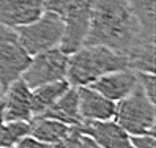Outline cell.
<instances>
[{"label": "cell", "mask_w": 156, "mask_h": 148, "mask_svg": "<svg viewBox=\"0 0 156 148\" xmlns=\"http://www.w3.org/2000/svg\"><path fill=\"white\" fill-rule=\"evenodd\" d=\"M88 44L129 57L131 69L154 72V0H95Z\"/></svg>", "instance_id": "1"}, {"label": "cell", "mask_w": 156, "mask_h": 148, "mask_svg": "<svg viewBox=\"0 0 156 148\" xmlns=\"http://www.w3.org/2000/svg\"><path fill=\"white\" fill-rule=\"evenodd\" d=\"M131 68V60L106 46L88 44L69 54L66 80L71 87H87L107 72Z\"/></svg>", "instance_id": "2"}, {"label": "cell", "mask_w": 156, "mask_h": 148, "mask_svg": "<svg viewBox=\"0 0 156 148\" xmlns=\"http://www.w3.org/2000/svg\"><path fill=\"white\" fill-rule=\"evenodd\" d=\"M114 120L129 136H154V103H151L137 85L126 98L115 103Z\"/></svg>", "instance_id": "3"}, {"label": "cell", "mask_w": 156, "mask_h": 148, "mask_svg": "<svg viewBox=\"0 0 156 148\" xmlns=\"http://www.w3.org/2000/svg\"><path fill=\"white\" fill-rule=\"evenodd\" d=\"M63 30L65 22L62 16L51 11H43V14L33 22L17 27L16 33L22 48L32 57L52 48H58L63 38Z\"/></svg>", "instance_id": "4"}, {"label": "cell", "mask_w": 156, "mask_h": 148, "mask_svg": "<svg viewBox=\"0 0 156 148\" xmlns=\"http://www.w3.org/2000/svg\"><path fill=\"white\" fill-rule=\"evenodd\" d=\"M68 60L69 55L60 48H52L49 51L32 55L21 79L32 90L51 82L65 80L68 72Z\"/></svg>", "instance_id": "5"}, {"label": "cell", "mask_w": 156, "mask_h": 148, "mask_svg": "<svg viewBox=\"0 0 156 148\" xmlns=\"http://www.w3.org/2000/svg\"><path fill=\"white\" fill-rule=\"evenodd\" d=\"M93 2L95 0H68L66 8L62 14L65 30L58 46L65 54L69 55L85 44Z\"/></svg>", "instance_id": "6"}, {"label": "cell", "mask_w": 156, "mask_h": 148, "mask_svg": "<svg viewBox=\"0 0 156 148\" xmlns=\"http://www.w3.org/2000/svg\"><path fill=\"white\" fill-rule=\"evenodd\" d=\"M29 62L30 55L22 48L16 29L0 24V84L3 90L21 79Z\"/></svg>", "instance_id": "7"}, {"label": "cell", "mask_w": 156, "mask_h": 148, "mask_svg": "<svg viewBox=\"0 0 156 148\" xmlns=\"http://www.w3.org/2000/svg\"><path fill=\"white\" fill-rule=\"evenodd\" d=\"M5 104V122H32V88L22 79L8 85L2 95Z\"/></svg>", "instance_id": "8"}, {"label": "cell", "mask_w": 156, "mask_h": 148, "mask_svg": "<svg viewBox=\"0 0 156 148\" xmlns=\"http://www.w3.org/2000/svg\"><path fill=\"white\" fill-rule=\"evenodd\" d=\"M79 131L91 137L103 148H134L131 142V136L115 120L84 122L79 126Z\"/></svg>", "instance_id": "9"}, {"label": "cell", "mask_w": 156, "mask_h": 148, "mask_svg": "<svg viewBox=\"0 0 156 148\" xmlns=\"http://www.w3.org/2000/svg\"><path fill=\"white\" fill-rule=\"evenodd\" d=\"M137 85H139V82H137V71L128 68V69H118V71L107 72L104 76L98 77L95 82H91L87 87H91L98 93L106 96L107 99L118 103L120 99L129 95Z\"/></svg>", "instance_id": "10"}, {"label": "cell", "mask_w": 156, "mask_h": 148, "mask_svg": "<svg viewBox=\"0 0 156 148\" xmlns=\"http://www.w3.org/2000/svg\"><path fill=\"white\" fill-rule=\"evenodd\" d=\"M44 11V0H0V24L17 29L33 22Z\"/></svg>", "instance_id": "11"}, {"label": "cell", "mask_w": 156, "mask_h": 148, "mask_svg": "<svg viewBox=\"0 0 156 148\" xmlns=\"http://www.w3.org/2000/svg\"><path fill=\"white\" fill-rule=\"evenodd\" d=\"M79 98V112L84 122H104L114 120L115 103L107 99L91 87H76Z\"/></svg>", "instance_id": "12"}, {"label": "cell", "mask_w": 156, "mask_h": 148, "mask_svg": "<svg viewBox=\"0 0 156 148\" xmlns=\"http://www.w3.org/2000/svg\"><path fill=\"white\" fill-rule=\"evenodd\" d=\"M40 117L54 118V120L62 122L68 126H80L82 125V117H80V112H79L77 88L69 87L65 93Z\"/></svg>", "instance_id": "13"}, {"label": "cell", "mask_w": 156, "mask_h": 148, "mask_svg": "<svg viewBox=\"0 0 156 148\" xmlns=\"http://www.w3.org/2000/svg\"><path fill=\"white\" fill-rule=\"evenodd\" d=\"M71 128L73 126L57 122L54 118L35 117L30 122V136L40 142L52 145V143H57L58 140H62L71 131Z\"/></svg>", "instance_id": "14"}, {"label": "cell", "mask_w": 156, "mask_h": 148, "mask_svg": "<svg viewBox=\"0 0 156 148\" xmlns=\"http://www.w3.org/2000/svg\"><path fill=\"white\" fill-rule=\"evenodd\" d=\"M69 87L71 85L65 79V80L51 82V84H44L41 87L33 88L32 90V112H33V118L43 115Z\"/></svg>", "instance_id": "15"}, {"label": "cell", "mask_w": 156, "mask_h": 148, "mask_svg": "<svg viewBox=\"0 0 156 148\" xmlns=\"http://www.w3.org/2000/svg\"><path fill=\"white\" fill-rule=\"evenodd\" d=\"M25 136H30V122H5L0 125V148H13Z\"/></svg>", "instance_id": "16"}, {"label": "cell", "mask_w": 156, "mask_h": 148, "mask_svg": "<svg viewBox=\"0 0 156 148\" xmlns=\"http://www.w3.org/2000/svg\"><path fill=\"white\" fill-rule=\"evenodd\" d=\"M137 82H139V87L147 95V98L156 104V76H154V72L137 71Z\"/></svg>", "instance_id": "17"}, {"label": "cell", "mask_w": 156, "mask_h": 148, "mask_svg": "<svg viewBox=\"0 0 156 148\" xmlns=\"http://www.w3.org/2000/svg\"><path fill=\"white\" fill-rule=\"evenodd\" d=\"M134 148H156L154 136H131Z\"/></svg>", "instance_id": "18"}, {"label": "cell", "mask_w": 156, "mask_h": 148, "mask_svg": "<svg viewBox=\"0 0 156 148\" xmlns=\"http://www.w3.org/2000/svg\"><path fill=\"white\" fill-rule=\"evenodd\" d=\"M13 148H51V145L36 140V139L32 137V136H25V137L21 139V140L17 142Z\"/></svg>", "instance_id": "19"}, {"label": "cell", "mask_w": 156, "mask_h": 148, "mask_svg": "<svg viewBox=\"0 0 156 148\" xmlns=\"http://www.w3.org/2000/svg\"><path fill=\"white\" fill-rule=\"evenodd\" d=\"M66 3L68 0H44V11H51L62 16L66 8Z\"/></svg>", "instance_id": "20"}, {"label": "cell", "mask_w": 156, "mask_h": 148, "mask_svg": "<svg viewBox=\"0 0 156 148\" xmlns=\"http://www.w3.org/2000/svg\"><path fill=\"white\" fill-rule=\"evenodd\" d=\"M77 148H103V146L98 145L91 137H88V136H85V134L80 132V139H79Z\"/></svg>", "instance_id": "21"}, {"label": "cell", "mask_w": 156, "mask_h": 148, "mask_svg": "<svg viewBox=\"0 0 156 148\" xmlns=\"http://www.w3.org/2000/svg\"><path fill=\"white\" fill-rule=\"evenodd\" d=\"M5 123V104H3V99L0 98V125Z\"/></svg>", "instance_id": "22"}, {"label": "cell", "mask_w": 156, "mask_h": 148, "mask_svg": "<svg viewBox=\"0 0 156 148\" xmlns=\"http://www.w3.org/2000/svg\"><path fill=\"white\" fill-rule=\"evenodd\" d=\"M3 91H5V90H3V87H2V84H0V98H2V95H3Z\"/></svg>", "instance_id": "23"}]
</instances>
